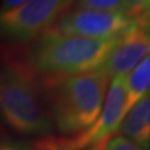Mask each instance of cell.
<instances>
[{
  "instance_id": "obj_1",
  "label": "cell",
  "mask_w": 150,
  "mask_h": 150,
  "mask_svg": "<svg viewBox=\"0 0 150 150\" xmlns=\"http://www.w3.org/2000/svg\"><path fill=\"white\" fill-rule=\"evenodd\" d=\"M0 118L23 135L41 138L54 128L40 76L15 50L0 51Z\"/></svg>"
},
{
  "instance_id": "obj_2",
  "label": "cell",
  "mask_w": 150,
  "mask_h": 150,
  "mask_svg": "<svg viewBox=\"0 0 150 150\" xmlns=\"http://www.w3.org/2000/svg\"><path fill=\"white\" fill-rule=\"evenodd\" d=\"M39 76L53 126L65 137L80 134L90 128L104 104L109 78L100 70Z\"/></svg>"
},
{
  "instance_id": "obj_3",
  "label": "cell",
  "mask_w": 150,
  "mask_h": 150,
  "mask_svg": "<svg viewBox=\"0 0 150 150\" xmlns=\"http://www.w3.org/2000/svg\"><path fill=\"white\" fill-rule=\"evenodd\" d=\"M121 36L84 38L46 30L24 53L38 75L62 76L99 70Z\"/></svg>"
},
{
  "instance_id": "obj_4",
  "label": "cell",
  "mask_w": 150,
  "mask_h": 150,
  "mask_svg": "<svg viewBox=\"0 0 150 150\" xmlns=\"http://www.w3.org/2000/svg\"><path fill=\"white\" fill-rule=\"evenodd\" d=\"M74 3L75 0H26L18 8L0 11V39L30 43L49 30Z\"/></svg>"
},
{
  "instance_id": "obj_5",
  "label": "cell",
  "mask_w": 150,
  "mask_h": 150,
  "mask_svg": "<svg viewBox=\"0 0 150 150\" xmlns=\"http://www.w3.org/2000/svg\"><path fill=\"white\" fill-rule=\"evenodd\" d=\"M134 25L135 21L124 13L75 8L63 14L49 30L84 38H116Z\"/></svg>"
},
{
  "instance_id": "obj_6",
  "label": "cell",
  "mask_w": 150,
  "mask_h": 150,
  "mask_svg": "<svg viewBox=\"0 0 150 150\" xmlns=\"http://www.w3.org/2000/svg\"><path fill=\"white\" fill-rule=\"evenodd\" d=\"M126 115V94L124 76L111 79L109 90L99 116L85 131L74 135L79 150H101L103 146L118 133Z\"/></svg>"
},
{
  "instance_id": "obj_7",
  "label": "cell",
  "mask_w": 150,
  "mask_h": 150,
  "mask_svg": "<svg viewBox=\"0 0 150 150\" xmlns=\"http://www.w3.org/2000/svg\"><path fill=\"white\" fill-rule=\"evenodd\" d=\"M149 54L150 41L143 28L135 24L119 39L99 70L109 79L125 78Z\"/></svg>"
},
{
  "instance_id": "obj_8",
  "label": "cell",
  "mask_w": 150,
  "mask_h": 150,
  "mask_svg": "<svg viewBox=\"0 0 150 150\" xmlns=\"http://www.w3.org/2000/svg\"><path fill=\"white\" fill-rule=\"evenodd\" d=\"M119 130L131 144L143 150H150V89L126 112Z\"/></svg>"
},
{
  "instance_id": "obj_9",
  "label": "cell",
  "mask_w": 150,
  "mask_h": 150,
  "mask_svg": "<svg viewBox=\"0 0 150 150\" xmlns=\"http://www.w3.org/2000/svg\"><path fill=\"white\" fill-rule=\"evenodd\" d=\"M126 94V112L150 89V54L124 78Z\"/></svg>"
},
{
  "instance_id": "obj_10",
  "label": "cell",
  "mask_w": 150,
  "mask_h": 150,
  "mask_svg": "<svg viewBox=\"0 0 150 150\" xmlns=\"http://www.w3.org/2000/svg\"><path fill=\"white\" fill-rule=\"evenodd\" d=\"M28 150H79L74 135L70 137H53L45 135L33 144L28 145Z\"/></svg>"
},
{
  "instance_id": "obj_11",
  "label": "cell",
  "mask_w": 150,
  "mask_h": 150,
  "mask_svg": "<svg viewBox=\"0 0 150 150\" xmlns=\"http://www.w3.org/2000/svg\"><path fill=\"white\" fill-rule=\"evenodd\" d=\"M76 8L125 14L126 0H76Z\"/></svg>"
},
{
  "instance_id": "obj_12",
  "label": "cell",
  "mask_w": 150,
  "mask_h": 150,
  "mask_svg": "<svg viewBox=\"0 0 150 150\" xmlns=\"http://www.w3.org/2000/svg\"><path fill=\"white\" fill-rule=\"evenodd\" d=\"M101 150H143L123 137H112Z\"/></svg>"
},
{
  "instance_id": "obj_13",
  "label": "cell",
  "mask_w": 150,
  "mask_h": 150,
  "mask_svg": "<svg viewBox=\"0 0 150 150\" xmlns=\"http://www.w3.org/2000/svg\"><path fill=\"white\" fill-rule=\"evenodd\" d=\"M146 0H126L125 14L131 19L144 14V5Z\"/></svg>"
},
{
  "instance_id": "obj_14",
  "label": "cell",
  "mask_w": 150,
  "mask_h": 150,
  "mask_svg": "<svg viewBox=\"0 0 150 150\" xmlns=\"http://www.w3.org/2000/svg\"><path fill=\"white\" fill-rule=\"evenodd\" d=\"M133 20L135 21V24H138L139 26L143 28L150 41V13H144L142 15H139L138 18L133 19Z\"/></svg>"
},
{
  "instance_id": "obj_15",
  "label": "cell",
  "mask_w": 150,
  "mask_h": 150,
  "mask_svg": "<svg viewBox=\"0 0 150 150\" xmlns=\"http://www.w3.org/2000/svg\"><path fill=\"white\" fill-rule=\"evenodd\" d=\"M0 150H28V145L9 140H0Z\"/></svg>"
},
{
  "instance_id": "obj_16",
  "label": "cell",
  "mask_w": 150,
  "mask_h": 150,
  "mask_svg": "<svg viewBox=\"0 0 150 150\" xmlns=\"http://www.w3.org/2000/svg\"><path fill=\"white\" fill-rule=\"evenodd\" d=\"M26 0H3V5L0 8V11H8L11 10L14 8H18L23 3H25Z\"/></svg>"
},
{
  "instance_id": "obj_17",
  "label": "cell",
  "mask_w": 150,
  "mask_h": 150,
  "mask_svg": "<svg viewBox=\"0 0 150 150\" xmlns=\"http://www.w3.org/2000/svg\"><path fill=\"white\" fill-rule=\"evenodd\" d=\"M144 13H150V0H146V1H145Z\"/></svg>"
},
{
  "instance_id": "obj_18",
  "label": "cell",
  "mask_w": 150,
  "mask_h": 150,
  "mask_svg": "<svg viewBox=\"0 0 150 150\" xmlns=\"http://www.w3.org/2000/svg\"><path fill=\"white\" fill-rule=\"evenodd\" d=\"M89 150H94V149H89Z\"/></svg>"
}]
</instances>
